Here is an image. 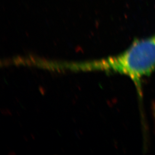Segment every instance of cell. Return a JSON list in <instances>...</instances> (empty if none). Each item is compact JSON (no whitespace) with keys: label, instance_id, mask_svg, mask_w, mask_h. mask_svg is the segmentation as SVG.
Wrapping results in <instances>:
<instances>
[{"label":"cell","instance_id":"obj_2","mask_svg":"<svg viewBox=\"0 0 155 155\" xmlns=\"http://www.w3.org/2000/svg\"><path fill=\"white\" fill-rule=\"evenodd\" d=\"M153 113H154V118H155V105H154V107H153Z\"/></svg>","mask_w":155,"mask_h":155},{"label":"cell","instance_id":"obj_1","mask_svg":"<svg viewBox=\"0 0 155 155\" xmlns=\"http://www.w3.org/2000/svg\"><path fill=\"white\" fill-rule=\"evenodd\" d=\"M98 69L120 73L132 79L140 89L142 79L155 69V34L137 40L118 55L99 61Z\"/></svg>","mask_w":155,"mask_h":155}]
</instances>
